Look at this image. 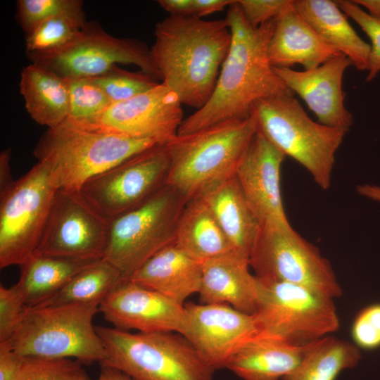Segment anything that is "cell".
Listing matches in <instances>:
<instances>
[{
    "instance_id": "obj_16",
    "label": "cell",
    "mask_w": 380,
    "mask_h": 380,
    "mask_svg": "<svg viewBox=\"0 0 380 380\" xmlns=\"http://www.w3.org/2000/svg\"><path fill=\"white\" fill-rule=\"evenodd\" d=\"M188 328L184 334L215 371L226 368L232 357L260 335L256 318L224 303L184 304Z\"/></svg>"
},
{
    "instance_id": "obj_44",
    "label": "cell",
    "mask_w": 380,
    "mask_h": 380,
    "mask_svg": "<svg viewBox=\"0 0 380 380\" xmlns=\"http://www.w3.org/2000/svg\"><path fill=\"white\" fill-rule=\"evenodd\" d=\"M357 6L367 10L372 18L380 20V0H353Z\"/></svg>"
},
{
    "instance_id": "obj_5",
    "label": "cell",
    "mask_w": 380,
    "mask_h": 380,
    "mask_svg": "<svg viewBox=\"0 0 380 380\" xmlns=\"http://www.w3.org/2000/svg\"><path fill=\"white\" fill-rule=\"evenodd\" d=\"M99 312L95 303L26 308L8 342L25 357L72 358L83 365L101 363L107 353L93 324Z\"/></svg>"
},
{
    "instance_id": "obj_3",
    "label": "cell",
    "mask_w": 380,
    "mask_h": 380,
    "mask_svg": "<svg viewBox=\"0 0 380 380\" xmlns=\"http://www.w3.org/2000/svg\"><path fill=\"white\" fill-rule=\"evenodd\" d=\"M253 112L166 143L170 158L166 184L185 200L201 196L235 175L238 163L258 131Z\"/></svg>"
},
{
    "instance_id": "obj_19",
    "label": "cell",
    "mask_w": 380,
    "mask_h": 380,
    "mask_svg": "<svg viewBox=\"0 0 380 380\" xmlns=\"http://www.w3.org/2000/svg\"><path fill=\"white\" fill-rule=\"evenodd\" d=\"M350 65V60L341 54L303 71L273 68L285 85L302 98L319 123L348 132L353 118L344 105L342 82L344 72Z\"/></svg>"
},
{
    "instance_id": "obj_1",
    "label": "cell",
    "mask_w": 380,
    "mask_h": 380,
    "mask_svg": "<svg viewBox=\"0 0 380 380\" xmlns=\"http://www.w3.org/2000/svg\"><path fill=\"white\" fill-rule=\"evenodd\" d=\"M232 32L228 54L208 102L184 119L177 135H184L252 114L254 104L263 99L293 95L274 70L268 44L274 20L259 27L251 25L235 1L225 18Z\"/></svg>"
},
{
    "instance_id": "obj_9",
    "label": "cell",
    "mask_w": 380,
    "mask_h": 380,
    "mask_svg": "<svg viewBox=\"0 0 380 380\" xmlns=\"http://www.w3.org/2000/svg\"><path fill=\"white\" fill-rule=\"evenodd\" d=\"M256 278L260 335L305 345L339 329L333 298L300 285Z\"/></svg>"
},
{
    "instance_id": "obj_14",
    "label": "cell",
    "mask_w": 380,
    "mask_h": 380,
    "mask_svg": "<svg viewBox=\"0 0 380 380\" xmlns=\"http://www.w3.org/2000/svg\"><path fill=\"white\" fill-rule=\"evenodd\" d=\"M110 225L80 191L58 189L34 254L101 259Z\"/></svg>"
},
{
    "instance_id": "obj_35",
    "label": "cell",
    "mask_w": 380,
    "mask_h": 380,
    "mask_svg": "<svg viewBox=\"0 0 380 380\" xmlns=\"http://www.w3.org/2000/svg\"><path fill=\"white\" fill-rule=\"evenodd\" d=\"M83 6L80 0H19L20 23L27 34L39 25L63 13Z\"/></svg>"
},
{
    "instance_id": "obj_20",
    "label": "cell",
    "mask_w": 380,
    "mask_h": 380,
    "mask_svg": "<svg viewBox=\"0 0 380 380\" xmlns=\"http://www.w3.org/2000/svg\"><path fill=\"white\" fill-rule=\"evenodd\" d=\"M325 42L296 11L293 0L275 20L268 44V57L274 68H315L341 55Z\"/></svg>"
},
{
    "instance_id": "obj_34",
    "label": "cell",
    "mask_w": 380,
    "mask_h": 380,
    "mask_svg": "<svg viewBox=\"0 0 380 380\" xmlns=\"http://www.w3.org/2000/svg\"><path fill=\"white\" fill-rule=\"evenodd\" d=\"M82 365L72 358L25 357L15 380H92Z\"/></svg>"
},
{
    "instance_id": "obj_41",
    "label": "cell",
    "mask_w": 380,
    "mask_h": 380,
    "mask_svg": "<svg viewBox=\"0 0 380 380\" xmlns=\"http://www.w3.org/2000/svg\"><path fill=\"white\" fill-rule=\"evenodd\" d=\"M25 357L14 351L8 341L0 342V380H15Z\"/></svg>"
},
{
    "instance_id": "obj_39",
    "label": "cell",
    "mask_w": 380,
    "mask_h": 380,
    "mask_svg": "<svg viewBox=\"0 0 380 380\" xmlns=\"http://www.w3.org/2000/svg\"><path fill=\"white\" fill-rule=\"evenodd\" d=\"M235 0H159L160 6L170 15L200 18L223 11Z\"/></svg>"
},
{
    "instance_id": "obj_24",
    "label": "cell",
    "mask_w": 380,
    "mask_h": 380,
    "mask_svg": "<svg viewBox=\"0 0 380 380\" xmlns=\"http://www.w3.org/2000/svg\"><path fill=\"white\" fill-rule=\"evenodd\" d=\"M309 343L296 345L259 335L244 345L226 368L243 380H281L298 366Z\"/></svg>"
},
{
    "instance_id": "obj_40",
    "label": "cell",
    "mask_w": 380,
    "mask_h": 380,
    "mask_svg": "<svg viewBox=\"0 0 380 380\" xmlns=\"http://www.w3.org/2000/svg\"><path fill=\"white\" fill-rule=\"evenodd\" d=\"M292 2L291 0L237 1L246 20L255 27L275 20Z\"/></svg>"
},
{
    "instance_id": "obj_21",
    "label": "cell",
    "mask_w": 380,
    "mask_h": 380,
    "mask_svg": "<svg viewBox=\"0 0 380 380\" xmlns=\"http://www.w3.org/2000/svg\"><path fill=\"white\" fill-rule=\"evenodd\" d=\"M250 267L249 260L235 252L203 262L200 303L227 304L254 315L258 287V279Z\"/></svg>"
},
{
    "instance_id": "obj_25",
    "label": "cell",
    "mask_w": 380,
    "mask_h": 380,
    "mask_svg": "<svg viewBox=\"0 0 380 380\" xmlns=\"http://www.w3.org/2000/svg\"><path fill=\"white\" fill-rule=\"evenodd\" d=\"M293 6L325 42L348 57L358 70H367L370 45L357 34L336 1L294 0Z\"/></svg>"
},
{
    "instance_id": "obj_7",
    "label": "cell",
    "mask_w": 380,
    "mask_h": 380,
    "mask_svg": "<svg viewBox=\"0 0 380 380\" xmlns=\"http://www.w3.org/2000/svg\"><path fill=\"white\" fill-rule=\"evenodd\" d=\"M252 112L266 139L304 167L319 187L328 189L336 153L348 132L312 120L293 95L261 99Z\"/></svg>"
},
{
    "instance_id": "obj_37",
    "label": "cell",
    "mask_w": 380,
    "mask_h": 380,
    "mask_svg": "<svg viewBox=\"0 0 380 380\" xmlns=\"http://www.w3.org/2000/svg\"><path fill=\"white\" fill-rule=\"evenodd\" d=\"M350 334L359 348L372 350L380 347V303L369 305L355 317Z\"/></svg>"
},
{
    "instance_id": "obj_18",
    "label": "cell",
    "mask_w": 380,
    "mask_h": 380,
    "mask_svg": "<svg viewBox=\"0 0 380 380\" xmlns=\"http://www.w3.org/2000/svg\"><path fill=\"white\" fill-rule=\"evenodd\" d=\"M285 158L258 129L238 163L235 176L262 223L289 222L281 189Z\"/></svg>"
},
{
    "instance_id": "obj_45",
    "label": "cell",
    "mask_w": 380,
    "mask_h": 380,
    "mask_svg": "<svg viewBox=\"0 0 380 380\" xmlns=\"http://www.w3.org/2000/svg\"><path fill=\"white\" fill-rule=\"evenodd\" d=\"M357 191L362 196L380 201V187L369 184L359 185Z\"/></svg>"
},
{
    "instance_id": "obj_30",
    "label": "cell",
    "mask_w": 380,
    "mask_h": 380,
    "mask_svg": "<svg viewBox=\"0 0 380 380\" xmlns=\"http://www.w3.org/2000/svg\"><path fill=\"white\" fill-rule=\"evenodd\" d=\"M126 279L112 263L103 258L77 273L61 291L38 306L95 303L103 300Z\"/></svg>"
},
{
    "instance_id": "obj_10",
    "label": "cell",
    "mask_w": 380,
    "mask_h": 380,
    "mask_svg": "<svg viewBox=\"0 0 380 380\" xmlns=\"http://www.w3.org/2000/svg\"><path fill=\"white\" fill-rule=\"evenodd\" d=\"M249 265L259 279L300 285L333 299L343 293L329 261L289 222L262 223Z\"/></svg>"
},
{
    "instance_id": "obj_38",
    "label": "cell",
    "mask_w": 380,
    "mask_h": 380,
    "mask_svg": "<svg viewBox=\"0 0 380 380\" xmlns=\"http://www.w3.org/2000/svg\"><path fill=\"white\" fill-rule=\"evenodd\" d=\"M25 309L23 296L16 284L10 287L0 286V342L11 338Z\"/></svg>"
},
{
    "instance_id": "obj_23",
    "label": "cell",
    "mask_w": 380,
    "mask_h": 380,
    "mask_svg": "<svg viewBox=\"0 0 380 380\" xmlns=\"http://www.w3.org/2000/svg\"><path fill=\"white\" fill-rule=\"evenodd\" d=\"M233 250L249 260L262 222L235 175L203 194Z\"/></svg>"
},
{
    "instance_id": "obj_42",
    "label": "cell",
    "mask_w": 380,
    "mask_h": 380,
    "mask_svg": "<svg viewBox=\"0 0 380 380\" xmlns=\"http://www.w3.org/2000/svg\"><path fill=\"white\" fill-rule=\"evenodd\" d=\"M11 149L1 151L0 155V194L5 192L13 184L11 168Z\"/></svg>"
},
{
    "instance_id": "obj_6",
    "label": "cell",
    "mask_w": 380,
    "mask_h": 380,
    "mask_svg": "<svg viewBox=\"0 0 380 380\" xmlns=\"http://www.w3.org/2000/svg\"><path fill=\"white\" fill-rule=\"evenodd\" d=\"M96 330L107 353L100 365L135 380H213L215 370L181 334L132 333L101 326Z\"/></svg>"
},
{
    "instance_id": "obj_17",
    "label": "cell",
    "mask_w": 380,
    "mask_h": 380,
    "mask_svg": "<svg viewBox=\"0 0 380 380\" xmlns=\"http://www.w3.org/2000/svg\"><path fill=\"white\" fill-rule=\"evenodd\" d=\"M99 308L104 319L120 330L175 332L184 336L188 328L184 305L130 279L115 288Z\"/></svg>"
},
{
    "instance_id": "obj_12",
    "label": "cell",
    "mask_w": 380,
    "mask_h": 380,
    "mask_svg": "<svg viewBox=\"0 0 380 380\" xmlns=\"http://www.w3.org/2000/svg\"><path fill=\"white\" fill-rule=\"evenodd\" d=\"M170 166L166 144H156L91 178L80 191L110 222L166 184Z\"/></svg>"
},
{
    "instance_id": "obj_27",
    "label": "cell",
    "mask_w": 380,
    "mask_h": 380,
    "mask_svg": "<svg viewBox=\"0 0 380 380\" xmlns=\"http://www.w3.org/2000/svg\"><path fill=\"white\" fill-rule=\"evenodd\" d=\"M97 260L33 254L20 265V277L15 284L26 308L38 306L50 299Z\"/></svg>"
},
{
    "instance_id": "obj_26",
    "label": "cell",
    "mask_w": 380,
    "mask_h": 380,
    "mask_svg": "<svg viewBox=\"0 0 380 380\" xmlns=\"http://www.w3.org/2000/svg\"><path fill=\"white\" fill-rule=\"evenodd\" d=\"M19 87L27 111L36 122L49 129L67 120L69 91L66 78L32 63L21 72Z\"/></svg>"
},
{
    "instance_id": "obj_43",
    "label": "cell",
    "mask_w": 380,
    "mask_h": 380,
    "mask_svg": "<svg viewBox=\"0 0 380 380\" xmlns=\"http://www.w3.org/2000/svg\"><path fill=\"white\" fill-rule=\"evenodd\" d=\"M101 365V372L97 380H135L121 370L104 365Z\"/></svg>"
},
{
    "instance_id": "obj_2",
    "label": "cell",
    "mask_w": 380,
    "mask_h": 380,
    "mask_svg": "<svg viewBox=\"0 0 380 380\" xmlns=\"http://www.w3.org/2000/svg\"><path fill=\"white\" fill-rule=\"evenodd\" d=\"M154 34L151 51L162 82L182 104L200 109L210 99L230 49L227 20L170 15L156 25Z\"/></svg>"
},
{
    "instance_id": "obj_28",
    "label": "cell",
    "mask_w": 380,
    "mask_h": 380,
    "mask_svg": "<svg viewBox=\"0 0 380 380\" xmlns=\"http://www.w3.org/2000/svg\"><path fill=\"white\" fill-rule=\"evenodd\" d=\"M175 243L201 262L234 252L201 197L186 202L178 222Z\"/></svg>"
},
{
    "instance_id": "obj_15",
    "label": "cell",
    "mask_w": 380,
    "mask_h": 380,
    "mask_svg": "<svg viewBox=\"0 0 380 380\" xmlns=\"http://www.w3.org/2000/svg\"><path fill=\"white\" fill-rule=\"evenodd\" d=\"M182 105L177 94L161 82L144 93L113 103L87 129L166 144L177 135L184 120Z\"/></svg>"
},
{
    "instance_id": "obj_11",
    "label": "cell",
    "mask_w": 380,
    "mask_h": 380,
    "mask_svg": "<svg viewBox=\"0 0 380 380\" xmlns=\"http://www.w3.org/2000/svg\"><path fill=\"white\" fill-rule=\"evenodd\" d=\"M58 189L38 162L0 194V268L22 265L36 251Z\"/></svg>"
},
{
    "instance_id": "obj_8",
    "label": "cell",
    "mask_w": 380,
    "mask_h": 380,
    "mask_svg": "<svg viewBox=\"0 0 380 380\" xmlns=\"http://www.w3.org/2000/svg\"><path fill=\"white\" fill-rule=\"evenodd\" d=\"M186 200L165 184L146 201L110 221L103 259L129 279L148 259L175 243Z\"/></svg>"
},
{
    "instance_id": "obj_36",
    "label": "cell",
    "mask_w": 380,
    "mask_h": 380,
    "mask_svg": "<svg viewBox=\"0 0 380 380\" xmlns=\"http://www.w3.org/2000/svg\"><path fill=\"white\" fill-rule=\"evenodd\" d=\"M339 8L353 19L371 41L367 82H371L380 72V20L371 17L353 1H335Z\"/></svg>"
},
{
    "instance_id": "obj_13",
    "label": "cell",
    "mask_w": 380,
    "mask_h": 380,
    "mask_svg": "<svg viewBox=\"0 0 380 380\" xmlns=\"http://www.w3.org/2000/svg\"><path fill=\"white\" fill-rule=\"evenodd\" d=\"M28 57L33 63L64 78L96 77L107 72L117 63H122L137 65L156 80H162L151 51L144 42L117 38L87 24L77 37L63 49L49 54Z\"/></svg>"
},
{
    "instance_id": "obj_29",
    "label": "cell",
    "mask_w": 380,
    "mask_h": 380,
    "mask_svg": "<svg viewBox=\"0 0 380 380\" xmlns=\"http://www.w3.org/2000/svg\"><path fill=\"white\" fill-rule=\"evenodd\" d=\"M360 358L354 343L328 335L310 343L298 366L281 380H336Z\"/></svg>"
},
{
    "instance_id": "obj_22",
    "label": "cell",
    "mask_w": 380,
    "mask_h": 380,
    "mask_svg": "<svg viewBox=\"0 0 380 380\" xmlns=\"http://www.w3.org/2000/svg\"><path fill=\"white\" fill-rule=\"evenodd\" d=\"M129 279L184 305L188 297L200 291L202 262L172 243L148 259Z\"/></svg>"
},
{
    "instance_id": "obj_31",
    "label": "cell",
    "mask_w": 380,
    "mask_h": 380,
    "mask_svg": "<svg viewBox=\"0 0 380 380\" xmlns=\"http://www.w3.org/2000/svg\"><path fill=\"white\" fill-rule=\"evenodd\" d=\"M85 25L83 6L49 19L27 34V56L46 55L63 49L77 37Z\"/></svg>"
},
{
    "instance_id": "obj_4",
    "label": "cell",
    "mask_w": 380,
    "mask_h": 380,
    "mask_svg": "<svg viewBox=\"0 0 380 380\" xmlns=\"http://www.w3.org/2000/svg\"><path fill=\"white\" fill-rule=\"evenodd\" d=\"M159 144L153 140L88 130L63 122L49 128L34 151L58 189L80 191L91 178Z\"/></svg>"
},
{
    "instance_id": "obj_33",
    "label": "cell",
    "mask_w": 380,
    "mask_h": 380,
    "mask_svg": "<svg viewBox=\"0 0 380 380\" xmlns=\"http://www.w3.org/2000/svg\"><path fill=\"white\" fill-rule=\"evenodd\" d=\"M91 79L103 90L113 103L128 100L159 84L156 79L142 71L129 72L117 65Z\"/></svg>"
},
{
    "instance_id": "obj_32",
    "label": "cell",
    "mask_w": 380,
    "mask_h": 380,
    "mask_svg": "<svg viewBox=\"0 0 380 380\" xmlns=\"http://www.w3.org/2000/svg\"><path fill=\"white\" fill-rule=\"evenodd\" d=\"M69 91V114L65 122L82 129L92 127L113 104L91 78H66Z\"/></svg>"
}]
</instances>
